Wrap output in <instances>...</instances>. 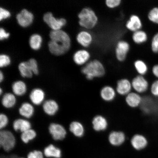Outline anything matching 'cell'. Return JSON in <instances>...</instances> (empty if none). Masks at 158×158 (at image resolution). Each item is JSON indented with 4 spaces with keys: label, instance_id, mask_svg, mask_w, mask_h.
Wrapping results in <instances>:
<instances>
[{
    "label": "cell",
    "instance_id": "cell-3",
    "mask_svg": "<svg viewBox=\"0 0 158 158\" xmlns=\"http://www.w3.org/2000/svg\"><path fill=\"white\" fill-rule=\"evenodd\" d=\"M15 137L11 131L1 130L0 132V145L5 151H11L15 147Z\"/></svg>",
    "mask_w": 158,
    "mask_h": 158
},
{
    "label": "cell",
    "instance_id": "cell-25",
    "mask_svg": "<svg viewBox=\"0 0 158 158\" xmlns=\"http://www.w3.org/2000/svg\"><path fill=\"white\" fill-rule=\"evenodd\" d=\"M13 94L16 96H22L26 93L27 88L26 84L22 81H16L12 85Z\"/></svg>",
    "mask_w": 158,
    "mask_h": 158
},
{
    "label": "cell",
    "instance_id": "cell-9",
    "mask_svg": "<svg viewBox=\"0 0 158 158\" xmlns=\"http://www.w3.org/2000/svg\"><path fill=\"white\" fill-rule=\"evenodd\" d=\"M132 89L131 82L127 78L120 79L116 83V92L120 96L127 95L131 92Z\"/></svg>",
    "mask_w": 158,
    "mask_h": 158
},
{
    "label": "cell",
    "instance_id": "cell-2",
    "mask_svg": "<svg viewBox=\"0 0 158 158\" xmlns=\"http://www.w3.org/2000/svg\"><path fill=\"white\" fill-rule=\"evenodd\" d=\"M79 23L85 29H93L97 25L98 18L94 10L91 8H84L78 13Z\"/></svg>",
    "mask_w": 158,
    "mask_h": 158
},
{
    "label": "cell",
    "instance_id": "cell-44",
    "mask_svg": "<svg viewBox=\"0 0 158 158\" xmlns=\"http://www.w3.org/2000/svg\"><path fill=\"white\" fill-rule=\"evenodd\" d=\"M4 78V76L3 73H2L1 71H0V81L2 82V81Z\"/></svg>",
    "mask_w": 158,
    "mask_h": 158
},
{
    "label": "cell",
    "instance_id": "cell-36",
    "mask_svg": "<svg viewBox=\"0 0 158 158\" xmlns=\"http://www.w3.org/2000/svg\"><path fill=\"white\" fill-rule=\"evenodd\" d=\"M27 62L33 74H38L39 70L36 60L35 59L31 58L29 59L27 61Z\"/></svg>",
    "mask_w": 158,
    "mask_h": 158
},
{
    "label": "cell",
    "instance_id": "cell-1",
    "mask_svg": "<svg viewBox=\"0 0 158 158\" xmlns=\"http://www.w3.org/2000/svg\"><path fill=\"white\" fill-rule=\"evenodd\" d=\"M81 70L87 80L89 81L102 78L106 74V69L104 64L97 59L89 61L82 67Z\"/></svg>",
    "mask_w": 158,
    "mask_h": 158
},
{
    "label": "cell",
    "instance_id": "cell-29",
    "mask_svg": "<svg viewBox=\"0 0 158 158\" xmlns=\"http://www.w3.org/2000/svg\"><path fill=\"white\" fill-rule=\"evenodd\" d=\"M134 66L138 75L144 76L147 74L148 67L146 63L141 59H137L134 62Z\"/></svg>",
    "mask_w": 158,
    "mask_h": 158
},
{
    "label": "cell",
    "instance_id": "cell-23",
    "mask_svg": "<svg viewBox=\"0 0 158 158\" xmlns=\"http://www.w3.org/2000/svg\"><path fill=\"white\" fill-rule=\"evenodd\" d=\"M20 115L26 118L32 117L35 113L34 106L28 102H23L19 110Z\"/></svg>",
    "mask_w": 158,
    "mask_h": 158
},
{
    "label": "cell",
    "instance_id": "cell-13",
    "mask_svg": "<svg viewBox=\"0 0 158 158\" xmlns=\"http://www.w3.org/2000/svg\"><path fill=\"white\" fill-rule=\"evenodd\" d=\"M126 135L123 131H112L109 134L108 140L110 145L114 147L121 145L125 142Z\"/></svg>",
    "mask_w": 158,
    "mask_h": 158
},
{
    "label": "cell",
    "instance_id": "cell-43",
    "mask_svg": "<svg viewBox=\"0 0 158 158\" xmlns=\"http://www.w3.org/2000/svg\"><path fill=\"white\" fill-rule=\"evenodd\" d=\"M152 72L154 76L158 78V64L154 65L152 69Z\"/></svg>",
    "mask_w": 158,
    "mask_h": 158
},
{
    "label": "cell",
    "instance_id": "cell-42",
    "mask_svg": "<svg viewBox=\"0 0 158 158\" xmlns=\"http://www.w3.org/2000/svg\"><path fill=\"white\" fill-rule=\"evenodd\" d=\"M9 33L6 32L3 27L0 28V39L2 40L8 38L9 36Z\"/></svg>",
    "mask_w": 158,
    "mask_h": 158
},
{
    "label": "cell",
    "instance_id": "cell-15",
    "mask_svg": "<svg viewBox=\"0 0 158 158\" xmlns=\"http://www.w3.org/2000/svg\"><path fill=\"white\" fill-rule=\"evenodd\" d=\"M143 23L141 19L137 15H132L126 23V27L128 30L133 33L141 29Z\"/></svg>",
    "mask_w": 158,
    "mask_h": 158
},
{
    "label": "cell",
    "instance_id": "cell-37",
    "mask_svg": "<svg viewBox=\"0 0 158 158\" xmlns=\"http://www.w3.org/2000/svg\"><path fill=\"white\" fill-rule=\"evenodd\" d=\"M9 122L8 117L6 114L2 113L0 114V128L1 130H4L7 126Z\"/></svg>",
    "mask_w": 158,
    "mask_h": 158
},
{
    "label": "cell",
    "instance_id": "cell-4",
    "mask_svg": "<svg viewBox=\"0 0 158 158\" xmlns=\"http://www.w3.org/2000/svg\"><path fill=\"white\" fill-rule=\"evenodd\" d=\"M51 40L64 45L68 49L70 48L71 40L68 33L62 29L52 30L49 33Z\"/></svg>",
    "mask_w": 158,
    "mask_h": 158
},
{
    "label": "cell",
    "instance_id": "cell-35",
    "mask_svg": "<svg viewBox=\"0 0 158 158\" xmlns=\"http://www.w3.org/2000/svg\"><path fill=\"white\" fill-rule=\"evenodd\" d=\"M122 2L121 0H106L105 4L108 8L114 9L119 6Z\"/></svg>",
    "mask_w": 158,
    "mask_h": 158
},
{
    "label": "cell",
    "instance_id": "cell-39",
    "mask_svg": "<svg viewBox=\"0 0 158 158\" xmlns=\"http://www.w3.org/2000/svg\"><path fill=\"white\" fill-rule=\"evenodd\" d=\"M151 91L153 96L158 97V80L155 81L152 84Z\"/></svg>",
    "mask_w": 158,
    "mask_h": 158
},
{
    "label": "cell",
    "instance_id": "cell-34",
    "mask_svg": "<svg viewBox=\"0 0 158 158\" xmlns=\"http://www.w3.org/2000/svg\"><path fill=\"white\" fill-rule=\"evenodd\" d=\"M151 49L155 54H158V32L153 35L151 43Z\"/></svg>",
    "mask_w": 158,
    "mask_h": 158
},
{
    "label": "cell",
    "instance_id": "cell-12",
    "mask_svg": "<svg viewBox=\"0 0 158 158\" xmlns=\"http://www.w3.org/2000/svg\"><path fill=\"white\" fill-rule=\"evenodd\" d=\"M16 19L20 25L23 27H27L32 23L33 15L31 11L23 9L16 15Z\"/></svg>",
    "mask_w": 158,
    "mask_h": 158
},
{
    "label": "cell",
    "instance_id": "cell-33",
    "mask_svg": "<svg viewBox=\"0 0 158 158\" xmlns=\"http://www.w3.org/2000/svg\"><path fill=\"white\" fill-rule=\"evenodd\" d=\"M148 18L152 23L158 25V7L152 8L148 14Z\"/></svg>",
    "mask_w": 158,
    "mask_h": 158
},
{
    "label": "cell",
    "instance_id": "cell-22",
    "mask_svg": "<svg viewBox=\"0 0 158 158\" xmlns=\"http://www.w3.org/2000/svg\"><path fill=\"white\" fill-rule=\"evenodd\" d=\"M69 130L75 137L81 138L84 135L85 128L83 124L78 121L71 122L69 127Z\"/></svg>",
    "mask_w": 158,
    "mask_h": 158
},
{
    "label": "cell",
    "instance_id": "cell-28",
    "mask_svg": "<svg viewBox=\"0 0 158 158\" xmlns=\"http://www.w3.org/2000/svg\"><path fill=\"white\" fill-rule=\"evenodd\" d=\"M48 46L50 52L55 55H62L68 51L65 47L52 40L49 41Z\"/></svg>",
    "mask_w": 158,
    "mask_h": 158
},
{
    "label": "cell",
    "instance_id": "cell-40",
    "mask_svg": "<svg viewBox=\"0 0 158 158\" xmlns=\"http://www.w3.org/2000/svg\"><path fill=\"white\" fill-rule=\"evenodd\" d=\"M43 154L39 151H34L29 153L27 155V158H43Z\"/></svg>",
    "mask_w": 158,
    "mask_h": 158
},
{
    "label": "cell",
    "instance_id": "cell-31",
    "mask_svg": "<svg viewBox=\"0 0 158 158\" xmlns=\"http://www.w3.org/2000/svg\"><path fill=\"white\" fill-rule=\"evenodd\" d=\"M42 39L41 35L37 33L31 35L29 39L30 46L34 49H38L41 46Z\"/></svg>",
    "mask_w": 158,
    "mask_h": 158
},
{
    "label": "cell",
    "instance_id": "cell-19",
    "mask_svg": "<svg viewBox=\"0 0 158 158\" xmlns=\"http://www.w3.org/2000/svg\"><path fill=\"white\" fill-rule=\"evenodd\" d=\"M125 100L126 104L132 108L138 107L143 102L141 96L136 92H130L126 96Z\"/></svg>",
    "mask_w": 158,
    "mask_h": 158
},
{
    "label": "cell",
    "instance_id": "cell-17",
    "mask_svg": "<svg viewBox=\"0 0 158 158\" xmlns=\"http://www.w3.org/2000/svg\"><path fill=\"white\" fill-rule=\"evenodd\" d=\"M130 143L134 149L138 151L144 149L148 143L147 138L139 134H134L131 137Z\"/></svg>",
    "mask_w": 158,
    "mask_h": 158
},
{
    "label": "cell",
    "instance_id": "cell-46",
    "mask_svg": "<svg viewBox=\"0 0 158 158\" xmlns=\"http://www.w3.org/2000/svg\"></svg>",
    "mask_w": 158,
    "mask_h": 158
},
{
    "label": "cell",
    "instance_id": "cell-24",
    "mask_svg": "<svg viewBox=\"0 0 158 158\" xmlns=\"http://www.w3.org/2000/svg\"><path fill=\"white\" fill-rule=\"evenodd\" d=\"M16 103V97L13 93H7L3 95L1 99V103L4 107L7 109L13 108Z\"/></svg>",
    "mask_w": 158,
    "mask_h": 158
},
{
    "label": "cell",
    "instance_id": "cell-30",
    "mask_svg": "<svg viewBox=\"0 0 158 158\" xmlns=\"http://www.w3.org/2000/svg\"><path fill=\"white\" fill-rule=\"evenodd\" d=\"M18 68L21 76L23 77L31 78L32 76L33 73L27 61L20 63Z\"/></svg>",
    "mask_w": 158,
    "mask_h": 158
},
{
    "label": "cell",
    "instance_id": "cell-11",
    "mask_svg": "<svg viewBox=\"0 0 158 158\" xmlns=\"http://www.w3.org/2000/svg\"><path fill=\"white\" fill-rule=\"evenodd\" d=\"M108 123L106 118L100 114L94 116L92 121L93 128L94 131L98 132L103 131L107 129Z\"/></svg>",
    "mask_w": 158,
    "mask_h": 158
},
{
    "label": "cell",
    "instance_id": "cell-7",
    "mask_svg": "<svg viewBox=\"0 0 158 158\" xmlns=\"http://www.w3.org/2000/svg\"><path fill=\"white\" fill-rule=\"evenodd\" d=\"M48 130L53 139L55 141H61L64 139L67 135L66 128L60 124L51 123L49 126Z\"/></svg>",
    "mask_w": 158,
    "mask_h": 158
},
{
    "label": "cell",
    "instance_id": "cell-45",
    "mask_svg": "<svg viewBox=\"0 0 158 158\" xmlns=\"http://www.w3.org/2000/svg\"><path fill=\"white\" fill-rule=\"evenodd\" d=\"M3 93V89H2L1 88H0V94H1V95H2V94Z\"/></svg>",
    "mask_w": 158,
    "mask_h": 158
},
{
    "label": "cell",
    "instance_id": "cell-18",
    "mask_svg": "<svg viewBox=\"0 0 158 158\" xmlns=\"http://www.w3.org/2000/svg\"><path fill=\"white\" fill-rule=\"evenodd\" d=\"M45 94L44 90L40 88L33 89L29 95L31 103L35 106H39L44 103Z\"/></svg>",
    "mask_w": 158,
    "mask_h": 158
},
{
    "label": "cell",
    "instance_id": "cell-14",
    "mask_svg": "<svg viewBox=\"0 0 158 158\" xmlns=\"http://www.w3.org/2000/svg\"><path fill=\"white\" fill-rule=\"evenodd\" d=\"M90 53L85 49H79L74 53L73 59L75 63L78 65L86 64L90 61Z\"/></svg>",
    "mask_w": 158,
    "mask_h": 158
},
{
    "label": "cell",
    "instance_id": "cell-38",
    "mask_svg": "<svg viewBox=\"0 0 158 158\" xmlns=\"http://www.w3.org/2000/svg\"><path fill=\"white\" fill-rule=\"evenodd\" d=\"M10 62V59L8 55L5 54L0 55V66H6Z\"/></svg>",
    "mask_w": 158,
    "mask_h": 158
},
{
    "label": "cell",
    "instance_id": "cell-27",
    "mask_svg": "<svg viewBox=\"0 0 158 158\" xmlns=\"http://www.w3.org/2000/svg\"><path fill=\"white\" fill-rule=\"evenodd\" d=\"M44 154L47 157L60 158L62 155V152L59 148L50 144L45 148Z\"/></svg>",
    "mask_w": 158,
    "mask_h": 158
},
{
    "label": "cell",
    "instance_id": "cell-32",
    "mask_svg": "<svg viewBox=\"0 0 158 158\" xmlns=\"http://www.w3.org/2000/svg\"><path fill=\"white\" fill-rule=\"evenodd\" d=\"M37 136V133L34 130L30 129L22 133L21 135V141L25 143H27L35 139Z\"/></svg>",
    "mask_w": 158,
    "mask_h": 158
},
{
    "label": "cell",
    "instance_id": "cell-6",
    "mask_svg": "<svg viewBox=\"0 0 158 158\" xmlns=\"http://www.w3.org/2000/svg\"><path fill=\"white\" fill-rule=\"evenodd\" d=\"M131 82L132 88L138 94L144 93L149 88V82L144 76L138 75L132 79Z\"/></svg>",
    "mask_w": 158,
    "mask_h": 158
},
{
    "label": "cell",
    "instance_id": "cell-10",
    "mask_svg": "<svg viewBox=\"0 0 158 158\" xmlns=\"http://www.w3.org/2000/svg\"><path fill=\"white\" fill-rule=\"evenodd\" d=\"M94 36L92 33L87 30H84L78 32L76 39L79 44L87 48L89 47L94 41Z\"/></svg>",
    "mask_w": 158,
    "mask_h": 158
},
{
    "label": "cell",
    "instance_id": "cell-26",
    "mask_svg": "<svg viewBox=\"0 0 158 158\" xmlns=\"http://www.w3.org/2000/svg\"><path fill=\"white\" fill-rule=\"evenodd\" d=\"M148 38L147 33L141 29L133 32L132 35V40L137 44H144L147 42Z\"/></svg>",
    "mask_w": 158,
    "mask_h": 158
},
{
    "label": "cell",
    "instance_id": "cell-21",
    "mask_svg": "<svg viewBox=\"0 0 158 158\" xmlns=\"http://www.w3.org/2000/svg\"><path fill=\"white\" fill-rule=\"evenodd\" d=\"M31 122L23 118H18L14 121L13 124V129L16 131H19L21 133L31 129Z\"/></svg>",
    "mask_w": 158,
    "mask_h": 158
},
{
    "label": "cell",
    "instance_id": "cell-8",
    "mask_svg": "<svg viewBox=\"0 0 158 158\" xmlns=\"http://www.w3.org/2000/svg\"><path fill=\"white\" fill-rule=\"evenodd\" d=\"M43 19L45 22L54 30L60 29L66 23V19L63 18L56 19L50 12L44 14Z\"/></svg>",
    "mask_w": 158,
    "mask_h": 158
},
{
    "label": "cell",
    "instance_id": "cell-41",
    "mask_svg": "<svg viewBox=\"0 0 158 158\" xmlns=\"http://www.w3.org/2000/svg\"><path fill=\"white\" fill-rule=\"evenodd\" d=\"M11 14L10 12L4 8H0V20L7 18L10 16Z\"/></svg>",
    "mask_w": 158,
    "mask_h": 158
},
{
    "label": "cell",
    "instance_id": "cell-5",
    "mask_svg": "<svg viewBox=\"0 0 158 158\" xmlns=\"http://www.w3.org/2000/svg\"><path fill=\"white\" fill-rule=\"evenodd\" d=\"M130 49V45L127 41L124 40L118 41L115 46V54L118 62H123L125 60Z\"/></svg>",
    "mask_w": 158,
    "mask_h": 158
},
{
    "label": "cell",
    "instance_id": "cell-20",
    "mask_svg": "<svg viewBox=\"0 0 158 158\" xmlns=\"http://www.w3.org/2000/svg\"><path fill=\"white\" fill-rule=\"evenodd\" d=\"M43 109L45 113L49 116L55 115L59 110V106L56 101L49 99L45 101L43 104Z\"/></svg>",
    "mask_w": 158,
    "mask_h": 158
},
{
    "label": "cell",
    "instance_id": "cell-16",
    "mask_svg": "<svg viewBox=\"0 0 158 158\" xmlns=\"http://www.w3.org/2000/svg\"><path fill=\"white\" fill-rule=\"evenodd\" d=\"M101 98L104 101L110 102L115 99L116 95V90L113 87L108 85L104 86L101 89L100 92Z\"/></svg>",
    "mask_w": 158,
    "mask_h": 158
}]
</instances>
